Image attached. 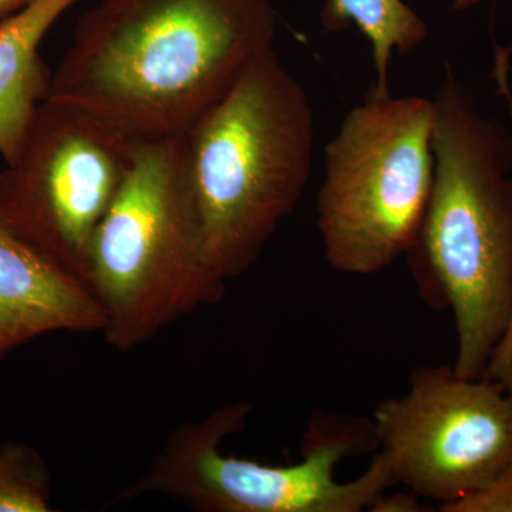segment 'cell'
Wrapping results in <instances>:
<instances>
[{
    "instance_id": "obj_1",
    "label": "cell",
    "mask_w": 512,
    "mask_h": 512,
    "mask_svg": "<svg viewBox=\"0 0 512 512\" xmlns=\"http://www.w3.org/2000/svg\"><path fill=\"white\" fill-rule=\"evenodd\" d=\"M276 30L272 0H101L77 22L47 97L136 140L177 136Z\"/></svg>"
},
{
    "instance_id": "obj_2",
    "label": "cell",
    "mask_w": 512,
    "mask_h": 512,
    "mask_svg": "<svg viewBox=\"0 0 512 512\" xmlns=\"http://www.w3.org/2000/svg\"><path fill=\"white\" fill-rule=\"evenodd\" d=\"M433 101V188L404 256L424 301L453 312L454 370L478 379L512 313V136L450 69Z\"/></svg>"
},
{
    "instance_id": "obj_3",
    "label": "cell",
    "mask_w": 512,
    "mask_h": 512,
    "mask_svg": "<svg viewBox=\"0 0 512 512\" xmlns=\"http://www.w3.org/2000/svg\"><path fill=\"white\" fill-rule=\"evenodd\" d=\"M313 117L272 47L184 131L205 251L224 284L256 264L298 207L312 173Z\"/></svg>"
},
{
    "instance_id": "obj_4",
    "label": "cell",
    "mask_w": 512,
    "mask_h": 512,
    "mask_svg": "<svg viewBox=\"0 0 512 512\" xmlns=\"http://www.w3.org/2000/svg\"><path fill=\"white\" fill-rule=\"evenodd\" d=\"M90 289L106 315L104 338L119 352L221 301L225 284L208 262L183 134L138 141L94 237Z\"/></svg>"
},
{
    "instance_id": "obj_5",
    "label": "cell",
    "mask_w": 512,
    "mask_h": 512,
    "mask_svg": "<svg viewBox=\"0 0 512 512\" xmlns=\"http://www.w3.org/2000/svg\"><path fill=\"white\" fill-rule=\"evenodd\" d=\"M251 412L249 402L228 403L181 424L110 505L158 495L200 512H359L397 485L380 451L355 480H336L340 461L376 446L372 423L352 417H322L311 424L296 464L225 456L222 443L244 430Z\"/></svg>"
},
{
    "instance_id": "obj_6",
    "label": "cell",
    "mask_w": 512,
    "mask_h": 512,
    "mask_svg": "<svg viewBox=\"0 0 512 512\" xmlns=\"http://www.w3.org/2000/svg\"><path fill=\"white\" fill-rule=\"evenodd\" d=\"M434 121L427 97L370 93L326 144L316 210L335 271L377 274L412 247L433 188Z\"/></svg>"
},
{
    "instance_id": "obj_7",
    "label": "cell",
    "mask_w": 512,
    "mask_h": 512,
    "mask_svg": "<svg viewBox=\"0 0 512 512\" xmlns=\"http://www.w3.org/2000/svg\"><path fill=\"white\" fill-rule=\"evenodd\" d=\"M138 141L46 97L0 171V220L90 288L94 237L133 165Z\"/></svg>"
},
{
    "instance_id": "obj_8",
    "label": "cell",
    "mask_w": 512,
    "mask_h": 512,
    "mask_svg": "<svg viewBox=\"0 0 512 512\" xmlns=\"http://www.w3.org/2000/svg\"><path fill=\"white\" fill-rule=\"evenodd\" d=\"M372 426L397 485L441 511L512 467V392L454 367L414 370L409 390L380 403Z\"/></svg>"
},
{
    "instance_id": "obj_9",
    "label": "cell",
    "mask_w": 512,
    "mask_h": 512,
    "mask_svg": "<svg viewBox=\"0 0 512 512\" xmlns=\"http://www.w3.org/2000/svg\"><path fill=\"white\" fill-rule=\"evenodd\" d=\"M92 289L53 265L0 220V360L55 332H103Z\"/></svg>"
},
{
    "instance_id": "obj_10",
    "label": "cell",
    "mask_w": 512,
    "mask_h": 512,
    "mask_svg": "<svg viewBox=\"0 0 512 512\" xmlns=\"http://www.w3.org/2000/svg\"><path fill=\"white\" fill-rule=\"evenodd\" d=\"M79 0H33L0 20V156L8 163L49 96L52 72L40 45L52 26Z\"/></svg>"
},
{
    "instance_id": "obj_11",
    "label": "cell",
    "mask_w": 512,
    "mask_h": 512,
    "mask_svg": "<svg viewBox=\"0 0 512 512\" xmlns=\"http://www.w3.org/2000/svg\"><path fill=\"white\" fill-rule=\"evenodd\" d=\"M329 32L356 26L372 45L376 82L372 94L387 96L394 52L407 55L429 35L426 22L403 0H328L320 15Z\"/></svg>"
},
{
    "instance_id": "obj_12",
    "label": "cell",
    "mask_w": 512,
    "mask_h": 512,
    "mask_svg": "<svg viewBox=\"0 0 512 512\" xmlns=\"http://www.w3.org/2000/svg\"><path fill=\"white\" fill-rule=\"evenodd\" d=\"M53 481L39 451L22 441L0 444V512L52 511Z\"/></svg>"
},
{
    "instance_id": "obj_13",
    "label": "cell",
    "mask_w": 512,
    "mask_h": 512,
    "mask_svg": "<svg viewBox=\"0 0 512 512\" xmlns=\"http://www.w3.org/2000/svg\"><path fill=\"white\" fill-rule=\"evenodd\" d=\"M494 80L497 83L500 93L507 100L508 110L512 120V89L510 84V53L504 49H497L495 52ZM494 380L512 392V313L508 320L500 342L495 346L493 355L490 357L484 376Z\"/></svg>"
},
{
    "instance_id": "obj_14",
    "label": "cell",
    "mask_w": 512,
    "mask_h": 512,
    "mask_svg": "<svg viewBox=\"0 0 512 512\" xmlns=\"http://www.w3.org/2000/svg\"><path fill=\"white\" fill-rule=\"evenodd\" d=\"M444 512H512V467L484 491Z\"/></svg>"
},
{
    "instance_id": "obj_15",
    "label": "cell",
    "mask_w": 512,
    "mask_h": 512,
    "mask_svg": "<svg viewBox=\"0 0 512 512\" xmlns=\"http://www.w3.org/2000/svg\"><path fill=\"white\" fill-rule=\"evenodd\" d=\"M369 511L373 512H423L426 511L424 505L421 504V498L410 491L407 494L383 493L379 498L370 505Z\"/></svg>"
},
{
    "instance_id": "obj_16",
    "label": "cell",
    "mask_w": 512,
    "mask_h": 512,
    "mask_svg": "<svg viewBox=\"0 0 512 512\" xmlns=\"http://www.w3.org/2000/svg\"><path fill=\"white\" fill-rule=\"evenodd\" d=\"M32 2L33 0H0V20L19 12Z\"/></svg>"
},
{
    "instance_id": "obj_17",
    "label": "cell",
    "mask_w": 512,
    "mask_h": 512,
    "mask_svg": "<svg viewBox=\"0 0 512 512\" xmlns=\"http://www.w3.org/2000/svg\"><path fill=\"white\" fill-rule=\"evenodd\" d=\"M481 2H484V0H454V9L464 10L473 8V6H476Z\"/></svg>"
}]
</instances>
